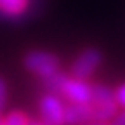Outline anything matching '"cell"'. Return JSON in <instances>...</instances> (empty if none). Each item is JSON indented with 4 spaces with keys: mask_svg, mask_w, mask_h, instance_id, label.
Listing matches in <instances>:
<instances>
[{
    "mask_svg": "<svg viewBox=\"0 0 125 125\" xmlns=\"http://www.w3.org/2000/svg\"><path fill=\"white\" fill-rule=\"evenodd\" d=\"M24 66L40 76L42 80L52 76L54 73L59 71V61L54 54L51 52H43V51H31L24 56Z\"/></svg>",
    "mask_w": 125,
    "mask_h": 125,
    "instance_id": "obj_1",
    "label": "cell"
},
{
    "mask_svg": "<svg viewBox=\"0 0 125 125\" xmlns=\"http://www.w3.org/2000/svg\"><path fill=\"white\" fill-rule=\"evenodd\" d=\"M66 106L56 94H47L40 101V116L45 125H66Z\"/></svg>",
    "mask_w": 125,
    "mask_h": 125,
    "instance_id": "obj_2",
    "label": "cell"
},
{
    "mask_svg": "<svg viewBox=\"0 0 125 125\" xmlns=\"http://www.w3.org/2000/svg\"><path fill=\"white\" fill-rule=\"evenodd\" d=\"M99 64H101V52L97 49H85L75 59L71 66V76L78 78V80H85L96 71Z\"/></svg>",
    "mask_w": 125,
    "mask_h": 125,
    "instance_id": "obj_3",
    "label": "cell"
},
{
    "mask_svg": "<svg viewBox=\"0 0 125 125\" xmlns=\"http://www.w3.org/2000/svg\"><path fill=\"white\" fill-rule=\"evenodd\" d=\"M26 10H28V0H0V14L7 16L10 19L26 14Z\"/></svg>",
    "mask_w": 125,
    "mask_h": 125,
    "instance_id": "obj_4",
    "label": "cell"
},
{
    "mask_svg": "<svg viewBox=\"0 0 125 125\" xmlns=\"http://www.w3.org/2000/svg\"><path fill=\"white\" fill-rule=\"evenodd\" d=\"M0 125H30V120L24 113L21 111H12L7 118L2 120V123Z\"/></svg>",
    "mask_w": 125,
    "mask_h": 125,
    "instance_id": "obj_5",
    "label": "cell"
},
{
    "mask_svg": "<svg viewBox=\"0 0 125 125\" xmlns=\"http://www.w3.org/2000/svg\"><path fill=\"white\" fill-rule=\"evenodd\" d=\"M7 103V85L4 82V78H0V111Z\"/></svg>",
    "mask_w": 125,
    "mask_h": 125,
    "instance_id": "obj_6",
    "label": "cell"
},
{
    "mask_svg": "<svg viewBox=\"0 0 125 125\" xmlns=\"http://www.w3.org/2000/svg\"><path fill=\"white\" fill-rule=\"evenodd\" d=\"M115 99H116V103H118V104L125 106V85H122V87L116 90V96H115Z\"/></svg>",
    "mask_w": 125,
    "mask_h": 125,
    "instance_id": "obj_7",
    "label": "cell"
},
{
    "mask_svg": "<svg viewBox=\"0 0 125 125\" xmlns=\"http://www.w3.org/2000/svg\"><path fill=\"white\" fill-rule=\"evenodd\" d=\"M109 125H125V111H122L120 115H116Z\"/></svg>",
    "mask_w": 125,
    "mask_h": 125,
    "instance_id": "obj_8",
    "label": "cell"
},
{
    "mask_svg": "<svg viewBox=\"0 0 125 125\" xmlns=\"http://www.w3.org/2000/svg\"><path fill=\"white\" fill-rule=\"evenodd\" d=\"M80 125H109L108 122H85V123H80Z\"/></svg>",
    "mask_w": 125,
    "mask_h": 125,
    "instance_id": "obj_9",
    "label": "cell"
},
{
    "mask_svg": "<svg viewBox=\"0 0 125 125\" xmlns=\"http://www.w3.org/2000/svg\"><path fill=\"white\" fill-rule=\"evenodd\" d=\"M30 125H45V123H30Z\"/></svg>",
    "mask_w": 125,
    "mask_h": 125,
    "instance_id": "obj_10",
    "label": "cell"
},
{
    "mask_svg": "<svg viewBox=\"0 0 125 125\" xmlns=\"http://www.w3.org/2000/svg\"><path fill=\"white\" fill-rule=\"evenodd\" d=\"M2 120H4V118H2V115H0V123H2Z\"/></svg>",
    "mask_w": 125,
    "mask_h": 125,
    "instance_id": "obj_11",
    "label": "cell"
}]
</instances>
